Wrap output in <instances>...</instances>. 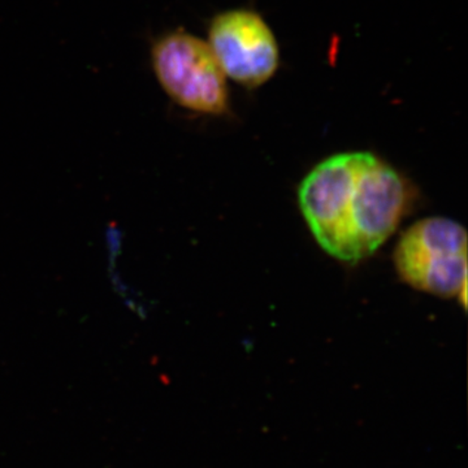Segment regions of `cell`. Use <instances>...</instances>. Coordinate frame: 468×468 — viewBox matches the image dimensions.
<instances>
[{
	"label": "cell",
	"instance_id": "obj_1",
	"mask_svg": "<svg viewBox=\"0 0 468 468\" xmlns=\"http://www.w3.org/2000/svg\"><path fill=\"white\" fill-rule=\"evenodd\" d=\"M412 187L367 151L337 154L302 181L298 202L320 248L346 263L371 257L411 208Z\"/></svg>",
	"mask_w": 468,
	"mask_h": 468
},
{
	"label": "cell",
	"instance_id": "obj_2",
	"mask_svg": "<svg viewBox=\"0 0 468 468\" xmlns=\"http://www.w3.org/2000/svg\"><path fill=\"white\" fill-rule=\"evenodd\" d=\"M150 61L160 88L181 109L207 116L229 112L227 76L199 37L184 29L162 34L151 43Z\"/></svg>",
	"mask_w": 468,
	"mask_h": 468
},
{
	"label": "cell",
	"instance_id": "obj_3",
	"mask_svg": "<svg viewBox=\"0 0 468 468\" xmlns=\"http://www.w3.org/2000/svg\"><path fill=\"white\" fill-rule=\"evenodd\" d=\"M393 261L411 288L466 301L467 232L457 221L428 218L412 224L397 243Z\"/></svg>",
	"mask_w": 468,
	"mask_h": 468
},
{
	"label": "cell",
	"instance_id": "obj_4",
	"mask_svg": "<svg viewBox=\"0 0 468 468\" xmlns=\"http://www.w3.org/2000/svg\"><path fill=\"white\" fill-rule=\"evenodd\" d=\"M207 43L227 79L243 88H261L279 70L275 33L252 9H228L215 15L208 24Z\"/></svg>",
	"mask_w": 468,
	"mask_h": 468
}]
</instances>
